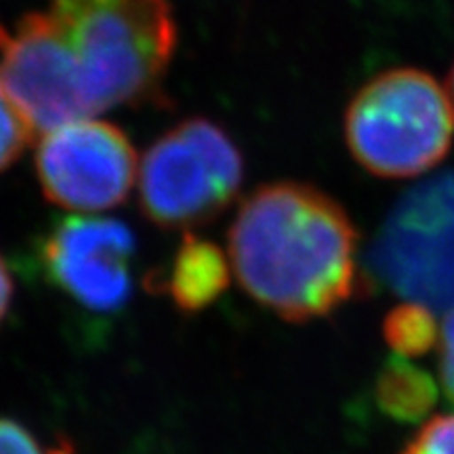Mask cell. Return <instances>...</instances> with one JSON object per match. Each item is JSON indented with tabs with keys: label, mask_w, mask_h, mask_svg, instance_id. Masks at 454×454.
<instances>
[{
	"label": "cell",
	"mask_w": 454,
	"mask_h": 454,
	"mask_svg": "<svg viewBox=\"0 0 454 454\" xmlns=\"http://www.w3.org/2000/svg\"><path fill=\"white\" fill-rule=\"evenodd\" d=\"M13 291H15V284L13 278H11V271L4 263L3 254H0V325H3L4 316L11 308V301H13Z\"/></svg>",
	"instance_id": "16"
},
{
	"label": "cell",
	"mask_w": 454,
	"mask_h": 454,
	"mask_svg": "<svg viewBox=\"0 0 454 454\" xmlns=\"http://www.w3.org/2000/svg\"><path fill=\"white\" fill-rule=\"evenodd\" d=\"M95 114L160 98L177 44L168 0H49Z\"/></svg>",
	"instance_id": "2"
},
{
	"label": "cell",
	"mask_w": 454,
	"mask_h": 454,
	"mask_svg": "<svg viewBox=\"0 0 454 454\" xmlns=\"http://www.w3.org/2000/svg\"><path fill=\"white\" fill-rule=\"evenodd\" d=\"M244 160L230 135L207 118L179 122L139 164V207L164 230L211 223L236 200Z\"/></svg>",
	"instance_id": "4"
},
{
	"label": "cell",
	"mask_w": 454,
	"mask_h": 454,
	"mask_svg": "<svg viewBox=\"0 0 454 454\" xmlns=\"http://www.w3.org/2000/svg\"><path fill=\"white\" fill-rule=\"evenodd\" d=\"M345 144L366 173L412 179L444 160L454 139L446 87L429 72L394 67L356 90L343 118Z\"/></svg>",
	"instance_id": "3"
},
{
	"label": "cell",
	"mask_w": 454,
	"mask_h": 454,
	"mask_svg": "<svg viewBox=\"0 0 454 454\" xmlns=\"http://www.w3.org/2000/svg\"><path fill=\"white\" fill-rule=\"evenodd\" d=\"M137 242L130 227L107 217H67L41 244V263L51 286L98 316L122 311L133 299Z\"/></svg>",
	"instance_id": "7"
},
{
	"label": "cell",
	"mask_w": 454,
	"mask_h": 454,
	"mask_svg": "<svg viewBox=\"0 0 454 454\" xmlns=\"http://www.w3.org/2000/svg\"><path fill=\"white\" fill-rule=\"evenodd\" d=\"M139 173L137 152L122 129L81 118L47 130L36 145V177L49 202L98 213L127 200Z\"/></svg>",
	"instance_id": "6"
},
{
	"label": "cell",
	"mask_w": 454,
	"mask_h": 454,
	"mask_svg": "<svg viewBox=\"0 0 454 454\" xmlns=\"http://www.w3.org/2000/svg\"><path fill=\"white\" fill-rule=\"evenodd\" d=\"M0 72L36 130L95 116L47 9L21 17L13 32L0 24Z\"/></svg>",
	"instance_id": "8"
},
{
	"label": "cell",
	"mask_w": 454,
	"mask_h": 454,
	"mask_svg": "<svg viewBox=\"0 0 454 454\" xmlns=\"http://www.w3.org/2000/svg\"><path fill=\"white\" fill-rule=\"evenodd\" d=\"M36 127L17 104L0 72V173L7 170L32 144Z\"/></svg>",
	"instance_id": "12"
},
{
	"label": "cell",
	"mask_w": 454,
	"mask_h": 454,
	"mask_svg": "<svg viewBox=\"0 0 454 454\" xmlns=\"http://www.w3.org/2000/svg\"><path fill=\"white\" fill-rule=\"evenodd\" d=\"M442 385L448 402L454 406V309L448 311L442 331Z\"/></svg>",
	"instance_id": "15"
},
{
	"label": "cell",
	"mask_w": 454,
	"mask_h": 454,
	"mask_svg": "<svg viewBox=\"0 0 454 454\" xmlns=\"http://www.w3.org/2000/svg\"><path fill=\"white\" fill-rule=\"evenodd\" d=\"M374 402L391 421L419 423L438 402V383L402 356H391L374 381Z\"/></svg>",
	"instance_id": "10"
},
{
	"label": "cell",
	"mask_w": 454,
	"mask_h": 454,
	"mask_svg": "<svg viewBox=\"0 0 454 454\" xmlns=\"http://www.w3.org/2000/svg\"><path fill=\"white\" fill-rule=\"evenodd\" d=\"M446 93L448 98H450V104H452V110H454V66L450 74H448V81H446Z\"/></svg>",
	"instance_id": "17"
},
{
	"label": "cell",
	"mask_w": 454,
	"mask_h": 454,
	"mask_svg": "<svg viewBox=\"0 0 454 454\" xmlns=\"http://www.w3.org/2000/svg\"><path fill=\"white\" fill-rule=\"evenodd\" d=\"M231 278L230 257L217 244L185 231L177 253L170 261L162 286L173 305L184 314H200L227 291Z\"/></svg>",
	"instance_id": "9"
},
{
	"label": "cell",
	"mask_w": 454,
	"mask_h": 454,
	"mask_svg": "<svg viewBox=\"0 0 454 454\" xmlns=\"http://www.w3.org/2000/svg\"><path fill=\"white\" fill-rule=\"evenodd\" d=\"M0 454H76L70 440L44 446L30 429L11 419H0Z\"/></svg>",
	"instance_id": "13"
},
{
	"label": "cell",
	"mask_w": 454,
	"mask_h": 454,
	"mask_svg": "<svg viewBox=\"0 0 454 454\" xmlns=\"http://www.w3.org/2000/svg\"><path fill=\"white\" fill-rule=\"evenodd\" d=\"M227 244L242 291L286 322L333 314L362 286L354 221L309 184L254 190L238 208Z\"/></svg>",
	"instance_id": "1"
},
{
	"label": "cell",
	"mask_w": 454,
	"mask_h": 454,
	"mask_svg": "<svg viewBox=\"0 0 454 454\" xmlns=\"http://www.w3.org/2000/svg\"><path fill=\"white\" fill-rule=\"evenodd\" d=\"M385 340L395 356L419 357L429 354L438 345V322L429 308L421 303L397 305L385 317Z\"/></svg>",
	"instance_id": "11"
},
{
	"label": "cell",
	"mask_w": 454,
	"mask_h": 454,
	"mask_svg": "<svg viewBox=\"0 0 454 454\" xmlns=\"http://www.w3.org/2000/svg\"><path fill=\"white\" fill-rule=\"evenodd\" d=\"M371 268L412 303L454 305V173L425 181L397 200L371 248Z\"/></svg>",
	"instance_id": "5"
},
{
	"label": "cell",
	"mask_w": 454,
	"mask_h": 454,
	"mask_svg": "<svg viewBox=\"0 0 454 454\" xmlns=\"http://www.w3.org/2000/svg\"><path fill=\"white\" fill-rule=\"evenodd\" d=\"M402 454H454V412L431 419Z\"/></svg>",
	"instance_id": "14"
}]
</instances>
